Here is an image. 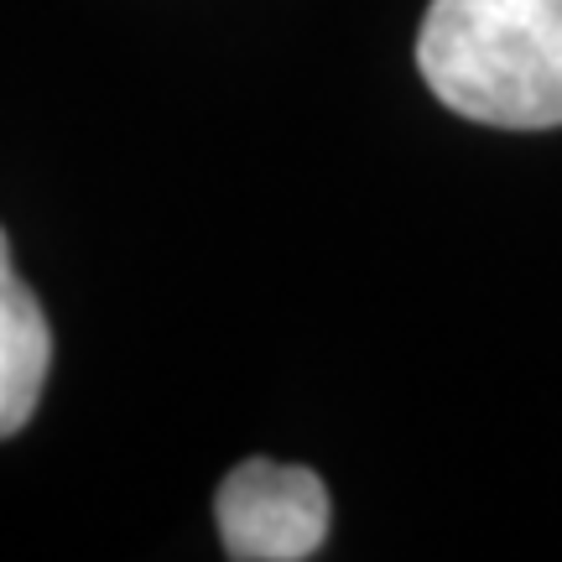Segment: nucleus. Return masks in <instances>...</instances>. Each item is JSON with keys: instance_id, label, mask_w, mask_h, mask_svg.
<instances>
[{"instance_id": "nucleus-1", "label": "nucleus", "mask_w": 562, "mask_h": 562, "mask_svg": "<svg viewBox=\"0 0 562 562\" xmlns=\"http://www.w3.org/2000/svg\"><path fill=\"white\" fill-rule=\"evenodd\" d=\"M422 83L453 115L501 131L562 125V0H432Z\"/></svg>"}, {"instance_id": "nucleus-2", "label": "nucleus", "mask_w": 562, "mask_h": 562, "mask_svg": "<svg viewBox=\"0 0 562 562\" xmlns=\"http://www.w3.org/2000/svg\"><path fill=\"white\" fill-rule=\"evenodd\" d=\"M328 484L302 463L245 459L214 495L220 542L235 562H302L328 542Z\"/></svg>"}, {"instance_id": "nucleus-3", "label": "nucleus", "mask_w": 562, "mask_h": 562, "mask_svg": "<svg viewBox=\"0 0 562 562\" xmlns=\"http://www.w3.org/2000/svg\"><path fill=\"white\" fill-rule=\"evenodd\" d=\"M47 370H53V328L37 292L16 277L11 240L0 229V442L32 422Z\"/></svg>"}]
</instances>
